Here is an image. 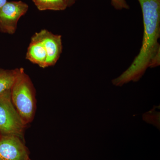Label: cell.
<instances>
[{"label": "cell", "mask_w": 160, "mask_h": 160, "mask_svg": "<svg viewBox=\"0 0 160 160\" xmlns=\"http://www.w3.org/2000/svg\"><path fill=\"white\" fill-rule=\"evenodd\" d=\"M138 1L142 8L144 25L142 47L129 68L112 81L116 86L138 82L148 68L158 67L160 64V0Z\"/></svg>", "instance_id": "1"}, {"label": "cell", "mask_w": 160, "mask_h": 160, "mask_svg": "<svg viewBox=\"0 0 160 160\" xmlns=\"http://www.w3.org/2000/svg\"><path fill=\"white\" fill-rule=\"evenodd\" d=\"M11 96L12 103L24 122H29L34 112L33 88L29 76L23 68L17 69Z\"/></svg>", "instance_id": "2"}, {"label": "cell", "mask_w": 160, "mask_h": 160, "mask_svg": "<svg viewBox=\"0 0 160 160\" xmlns=\"http://www.w3.org/2000/svg\"><path fill=\"white\" fill-rule=\"evenodd\" d=\"M25 124L12 101L11 89L0 93V133L19 137Z\"/></svg>", "instance_id": "3"}, {"label": "cell", "mask_w": 160, "mask_h": 160, "mask_svg": "<svg viewBox=\"0 0 160 160\" xmlns=\"http://www.w3.org/2000/svg\"><path fill=\"white\" fill-rule=\"evenodd\" d=\"M29 9V6L22 1L7 2L0 10V32L14 34L18 22Z\"/></svg>", "instance_id": "4"}, {"label": "cell", "mask_w": 160, "mask_h": 160, "mask_svg": "<svg viewBox=\"0 0 160 160\" xmlns=\"http://www.w3.org/2000/svg\"><path fill=\"white\" fill-rule=\"evenodd\" d=\"M26 147L19 137L3 135L0 138V160H28Z\"/></svg>", "instance_id": "5"}, {"label": "cell", "mask_w": 160, "mask_h": 160, "mask_svg": "<svg viewBox=\"0 0 160 160\" xmlns=\"http://www.w3.org/2000/svg\"><path fill=\"white\" fill-rule=\"evenodd\" d=\"M38 32L42 41L47 53L46 67L54 66L62 52V36L54 34L46 29H42Z\"/></svg>", "instance_id": "6"}, {"label": "cell", "mask_w": 160, "mask_h": 160, "mask_svg": "<svg viewBox=\"0 0 160 160\" xmlns=\"http://www.w3.org/2000/svg\"><path fill=\"white\" fill-rule=\"evenodd\" d=\"M26 59L41 68L46 67L47 53L38 32H36L32 38L26 52Z\"/></svg>", "instance_id": "7"}, {"label": "cell", "mask_w": 160, "mask_h": 160, "mask_svg": "<svg viewBox=\"0 0 160 160\" xmlns=\"http://www.w3.org/2000/svg\"><path fill=\"white\" fill-rule=\"evenodd\" d=\"M40 11L54 10L62 11L65 10L67 6L64 0H32Z\"/></svg>", "instance_id": "8"}, {"label": "cell", "mask_w": 160, "mask_h": 160, "mask_svg": "<svg viewBox=\"0 0 160 160\" xmlns=\"http://www.w3.org/2000/svg\"><path fill=\"white\" fill-rule=\"evenodd\" d=\"M17 75V69L6 70L0 68V93L11 89Z\"/></svg>", "instance_id": "9"}, {"label": "cell", "mask_w": 160, "mask_h": 160, "mask_svg": "<svg viewBox=\"0 0 160 160\" xmlns=\"http://www.w3.org/2000/svg\"><path fill=\"white\" fill-rule=\"evenodd\" d=\"M157 106H153L152 109L143 114V120L146 122L151 124L160 129V111L156 110Z\"/></svg>", "instance_id": "10"}, {"label": "cell", "mask_w": 160, "mask_h": 160, "mask_svg": "<svg viewBox=\"0 0 160 160\" xmlns=\"http://www.w3.org/2000/svg\"><path fill=\"white\" fill-rule=\"evenodd\" d=\"M112 5L115 9H129V7L126 0H111Z\"/></svg>", "instance_id": "11"}, {"label": "cell", "mask_w": 160, "mask_h": 160, "mask_svg": "<svg viewBox=\"0 0 160 160\" xmlns=\"http://www.w3.org/2000/svg\"><path fill=\"white\" fill-rule=\"evenodd\" d=\"M76 0H64L67 5V7L72 6L75 3Z\"/></svg>", "instance_id": "12"}, {"label": "cell", "mask_w": 160, "mask_h": 160, "mask_svg": "<svg viewBox=\"0 0 160 160\" xmlns=\"http://www.w3.org/2000/svg\"><path fill=\"white\" fill-rule=\"evenodd\" d=\"M7 0H0V10L7 2Z\"/></svg>", "instance_id": "13"}, {"label": "cell", "mask_w": 160, "mask_h": 160, "mask_svg": "<svg viewBox=\"0 0 160 160\" xmlns=\"http://www.w3.org/2000/svg\"><path fill=\"white\" fill-rule=\"evenodd\" d=\"M30 160V159H29V160Z\"/></svg>", "instance_id": "14"}]
</instances>
